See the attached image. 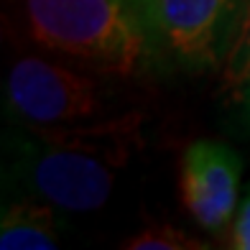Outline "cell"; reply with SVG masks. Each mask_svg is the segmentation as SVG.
Wrapping results in <instances>:
<instances>
[{
  "instance_id": "cell-5",
  "label": "cell",
  "mask_w": 250,
  "mask_h": 250,
  "mask_svg": "<svg viewBox=\"0 0 250 250\" xmlns=\"http://www.w3.org/2000/svg\"><path fill=\"white\" fill-rule=\"evenodd\" d=\"M243 161L230 146L197 141L181 164V199L204 230H222L237 207Z\"/></svg>"
},
{
  "instance_id": "cell-1",
  "label": "cell",
  "mask_w": 250,
  "mask_h": 250,
  "mask_svg": "<svg viewBox=\"0 0 250 250\" xmlns=\"http://www.w3.org/2000/svg\"><path fill=\"white\" fill-rule=\"evenodd\" d=\"M130 123L105 120L84 128L36 130L8 135L5 184L21 199H36L64 212H92L115 187L118 168L128 158L123 141Z\"/></svg>"
},
{
  "instance_id": "cell-7",
  "label": "cell",
  "mask_w": 250,
  "mask_h": 250,
  "mask_svg": "<svg viewBox=\"0 0 250 250\" xmlns=\"http://www.w3.org/2000/svg\"><path fill=\"white\" fill-rule=\"evenodd\" d=\"M225 87L240 100L250 97V0L245 5V16L240 31H237L235 46L225 62Z\"/></svg>"
},
{
  "instance_id": "cell-9",
  "label": "cell",
  "mask_w": 250,
  "mask_h": 250,
  "mask_svg": "<svg viewBox=\"0 0 250 250\" xmlns=\"http://www.w3.org/2000/svg\"><path fill=\"white\" fill-rule=\"evenodd\" d=\"M232 248L237 250H250V187L243 197V204L237 209L235 227H232Z\"/></svg>"
},
{
  "instance_id": "cell-8",
  "label": "cell",
  "mask_w": 250,
  "mask_h": 250,
  "mask_svg": "<svg viewBox=\"0 0 250 250\" xmlns=\"http://www.w3.org/2000/svg\"><path fill=\"white\" fill-rule=\"evenodd\" d=\"M125 248L133 250H194V248H204L199 243H194L189 235H184L181 230L171 225H151L141 230L138 235H133Z\"/></svg>"
},
{
  "instance_id": "cell-2",
  "label": "cell",
  "mask_w": 250,
  "mask_h": 250,
  "mask_svg": "<svg viewBox=\"0 0 250 250\" xmlns=\"http://www.w3.org/2000/svg\"><path fill=\"white\" fill-rule=\"evenodd\" d=\"M39 46L100 74H130L146 51L135 0H23Z\"/></svg>"
},
{
  "instance_id": "cell-4",
  "label": "cell",
  "mask_w": 250,
  "mask_h": 250,
  "mask_svg": "<svg viewBox=\"0 0 250 250\" xmlns=\"http://www.w3.org/2000/svg\"><path fill=\"white\" fill-rule=\"evenodd\" d=\"M5 105L23 128L66 130L105 123L107 89L66 64L23 56L8 72Z\"/></svg>"
},
{
  "instance_id": "cell-3",
  "label": "cell",
  "mask_w": 250,
  "mask_h": 250,
  "mask_svg": "<svg viewBox=\"0 0 250 250\" xmlns=\"http://www.w3.org/2000/svg\"><path fill=\"white\" fill-rule=\"evenodd\" d=\"M248 0H135L151 59L179 72L225 66Z\"/></svg>"
},
{
  "instance_id": "cell-10",
  "label": "cell",
  "mask_w": 250,
  "mask_h": 250,
  "mask_svg": "<svg viewBox=\"0 0 250 250\" xmlns=\"http://www.w3.org/2000/svg\"><path fill=\"white\" fill-rule=\"evenodd\" d=\"M248 105H250V97H248Z\"/></svg>"
},
{
  "instance_id": "cell-6",
  "label": "cell",
  "mask_w": 250,
  "mask_h": 250,
  "mask_svg": "<svg viewBox=\"0 0 250 250\" xmlns=\"http://www.w3.org/2000/svg\"><path fill=\"white\" fill-rule=\"evenodd\" d=\"M59 245V225L54 207L36 199H18L5 204L0 222L3 250H54Z\"/></svg>"
}]
</instances>
